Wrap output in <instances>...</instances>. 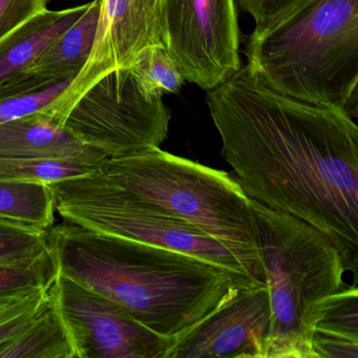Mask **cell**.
<instances>
[{
	"mask_svg": "<svg viewBox=\"0 0 358 358\" xmlns=\"http://www.w3.org/2000/svg\"><path fill=\"white\" fill-rule=\"evenodd\" d=\"M50 0H0V50L32 18L48 9Z\"/></svg>",
	"mask_w": 358,
	"mask_h": 358,
	"instance_id": "obj_24",
	"label": "cell"
},
{
	"mask_svg": "<svg viewBox=\"0 0 358 358\" xmlns=\"http://www.w3.org/2000/svg\"><path fill=\"white\" fill-rule=\"evenodd\" d=\"M0 158L80 159L104 163V152L85 145L47 113L0 124Z\"/></svg>",
	"mask_w": 358,
	"mask_h": 358,
	"instance_id": "obj_12",
	"label": "cell"
},
{
	"mask_svg": "<svg viewBox=\"0 0 358 358\" xmlns=\"http://www.w3.org/2000/svg\"><path fill=\"white\" fill-rule=\"evenodd\" d=\"M89 3L52 11L47 9L24 24L0 50V87L20 76L41 53L87 11Z\"/></svg>",
	"mask_w": 358,
	"mask_h": 358,
	"instance_id": "obj_14",
	"label": "cell"
},
{
	"mask_svg": "<svg viewBox=\"0 0 358 358\" xmlns=\"http://www.w3.org/2000/svg\"><path fill=\"white\" fill-rule=\"evenodd\" d=\"M104 163L80 159L0 158V180L51 184L99 173Z\"/></svg>",
	"mask_w": 358,
	"mask_h": 358,
	"instance_id": "obj_17",
	"label": "cell"
},
{
	"mask_svg": "<svg viewBox=\"0 0 358 358\" xmlns=\"http://www.w3.org/2000/svg\"><path fill=\"white\" fill-rule=\"evenodd\" d=\"M100 0L89 3L83 15L58 37L22 74L45 87L73 81L89 59L95 41Z\"/></svg>",
	"mask_w": 358,
	"mask_h": 358,
	"instance_id": "obj_13",
	"label": "cell"
},
{
	"mask_svg": "<svg viewBox=\"0 0 358 358\" xmlns=\"http://www.w3.org/2000/svg\"><path fill=\"white\" fill-rule=\"evenodd\" d=\"M71 83V80L62 81L32 93L0 99V124L45 110L64 93Z\"/></svg>",
	"mask_w": 358,
	"mask_h": 358,
	"instance_id": "obj_23",
	"label": "cell"
},
{
	"mask_svg": "<svg viewBox=\"0 0 358 358\" xmlns=\"http://www.w3.org/2000/svg\"><path fill=\"white\" fill-rule=\"evenodd\" d=\"M161 7L162 0H100L97 31L89 59L64 93L43 112L64 125L75 104L100 79L129 68L146 48L163 45Z\"/></svg>",
	"mask_w": 358,
	"mask_h": 358,
	"instance_id": "obj_10",
	"label": "cell"
},
{
	"mask_svg": "<svg viewBox=\"0 0 358 358\" xmlns=\"http://www.w3.org/2000/svg\"><path fill=\"white\" fill-rule=\"evenodd\" d=\"M129 69L148 97L179 93L185 83L181 71L163 45L146 48Z\"/></svg>",
	"mask_w": 358,
	"mask_h": 358,
	"instance_id": "obj_19",
	"label": "cell"
},
{
	"mask_svg": "<svg viewBox=\"0 0 358 358\" xmlns=\"http://www.w3.org/2000/svg\"><path fill=\"white\" fill-rule=\"evenodd\" d=\"M221 154L250 200L324 234L357 275L358 127L354 119L276 93L248 66L209 90Z\"/></svg>",
	"mask_w": 358,
	"mask_h": 358,
	"instance_id": "obj_1",
	"label": "cell"
},
{
	"mask_svg": "<svg viewBox=\"0 0 358 358\" xmlns=\"http://www.w3.org/2000/svg\"><path fill=\"white\" fill-rule=\"evenodd\" d=\"M0 358H78L52 287L49 299L34 320L13 341L0 348Z\"/></svg>",
	"mask_w": 358,
	"mask_h": 358,
	"instance_id": "obj_15",
	"label": "cell"
},
{
	"mask_svg": "<svg viewBox=\"0 0 358 358\" xmlns=\"http://www.w3.org/2000/svg\"><path fill=\"white\" fill-rule=\"evenodd\" d=\"M270 327L267 284L244 289L173 339L165 358H266Z\"/></svg>",
	"mask_w": 358,
	"mask_h": 358,
	"instance_id": "obj_11",
	"label": "cell"
},
{
	"mask_svg": "<svg viewBox=\"0 0 358 358\" xmlns=\"http://www.w3.org/2000/svg\"><path fill=\"white\" fill-rule=\"evenodd\" d=\"M58 272L177 338L244 289L264 285L205 259L64 222L48 231Z\"/></svg>",
	"mask_w": 358,
	"mask_h": 358,
	"instance_id": "obj_2",
	"label": "cell"
},
{
	"mask_svg": "<svg viewBox=\"0 0 358 358\" xmlns=\"http://www.w3.org/2000/svg\"><path fill=\"white\" fill-rule=\"evenodd\" d=\"M238 5L255 20V28L251 37H259L267 32L305 0H236Z\"/></svg>",
	"mask_w": 358,
	"mask_h": 358,
	"instance_id": "obj_25",
	"label": "cell"
},
{
	"mask_svg": "<svg viewBox=\"0 0 358 358\" xmlns=\"http://www.w3.org/2000/svg\"><path fill=\"white\" fill-rule=\"evenodd\" d=\"M162 98L146 96L131 71L120 69L90 89L64 125L85 145L110 159L158 148L169 137L171 119Z\"/></svg>",
	"mask_w": 358,
	"mask_h": 358,
	"instance_id": "obj_7",
	"label": "cell"
},
{
	"mask_svg": "<svg viewBox=\"0 0 358 358\" xmlns=\"http://www.w3.org/2000/svg\"><path fill=\"white\" fill-rule=\"evenodd\" d=\"M52 293L78 358H165L171 339L138 322L122 307L58 272Z\"/></svg>",
	"mask_w": 358,
	"mask_h": 358,
	"instance_id": "obj_9",
	"label": "cell"
},
{
	"mask_svg": "<svg viewBox=\"0 0 358 358\" xmlns=\"http://www.w3.org/2000/svg\"><path fill=\"white\" fill-rule=\"evenodd\" d=\"M57 275V265L50 248L34 259L0 262V303L50 288Z\"/></svg>",
	"mask_w": 358,
	"mask_h": 358,
	"instance_id": "obj_18",
	"label": "cell"
},
{
	"mask_svg": "<svg viewBox=\"0 0 358 358\" xmlns=\"http://www.w3.org/2000/svg\"><path fill=\"white\" fill-rule=\"evenodd\" d=\"M101 171L221 243L253 280L266 284L250 199L234 176L160 148L108 159Z\"/></svg>",
	"mask_w": 358,
	"mask_h": 358,
	"instance_id": "obj_4",
	"label": "cell"
},
{
	"mask_svg": "<svg viewBox=\"0 0 358 358\" xmlns=\"http://www.w3.org/2000/svg\"><path fill=\"white\" fill-rule=\"evenodd\" d=\"M48 231L0 217V262L12 263L38 257L49 249Z\"/></svg>",
	"mask_w": 358,
	"mask_h": 358,
	"instance_id": "obj_21",
	"label": "cell"
},
{
	"mask_svg": "<svg viewBox=\"0 0 358 358\" xmlns=\"http://www.w3.org/2000/svg\"><path fill=\"white\" fill-rule=\"evenodd\" d=\"M51 287L0 303V348L13 341L34 320L49 299Z\"/></svg>",
	"mask_w": 358,
	"mask_h": 358,
	"instance_id": "obj_22",
	"label": "cell"
},
{
	"mask_svg": "<svg viewBox=\"0 0 358 358\" xmlns=\"http://www.w3.org/2000/svg\"><path fill=\"white\" fill-rule=\"evenodd\" d=\"M162 43L185 81L215 89L241 68L236 0H162Z\"/></svg>",
	"mask_w": 358,
	"mask_h": 358,
	"instance_id": "obj_8",
	"label": "cell"
},
{
	"mask_svg": "<svg viewBox=\"0 0 358 358\" xmlns=\"http://www.w3.org/2000/svg\"><path fill=\"white\" fill-rule=\"evenodd\" d=\"M271 306L266 358H315L314 327L324 301L343 287L345 266L310 224L250 200Z\"/></svg>",
	"mask_w": 358,
	"mask_h": 358,
	"instance_id": "obj_5",
	"label": "cell"
},
{
	"mask_svg": "<svg viewBox=\"0 0 358 358\" xmlns=\"http://www.w3.org/2000/svg\"><path fill=\"white\" fill-rule=\"evenodd\" d=\"M49 186L55 211L64 222L194 255L253 280L240 259L221 243L159 205L139 198L102 171Z\"/></svg>",
	"mask_w": 358,
	"mask_h": 358,
	"instance_id": "obj_6",
	"label": "cell"
},
{
	"mask_svg": "<svg viewBox=\"0 0 358 358\" xmlns=\"http://www.w3.org/2000/svg\"><path fill=\"white\" fill-rule=\"evenodd\" d=\"M313 338L358 343V290L355 285L343 287L324 301L314 327Z\"/></svg>",
	"mask_w": 358,
	"mask_h": 358,
	"instance_id": "obj_20",
	"label": "cell"
},
{
	"mask_svg": "<svg viewBox=\"0 0 358 358\" xmlns=\"http://www.w3.org/2000/svg\"><path fill=\"white\" fill-rule=\"evenodd\" d=\"M245 54L276 93L357 117L358 0H305Z\"/></svg>",
	"mask_w": 358,
	"mask_h": 358,
	"instance_id": "obj_3",
	"label": "cell"
},
{
	"mask_svg": "<svg viewBox=\"0 0 358 358\" xmlns=\"http://www.w3.org/2000/svg\"><path fill=\"white\" fill-rule=\"evenodd\" d=\"M55 205L49 184L0 180V217L48 231Z\"/></svg>",
	"mask_w": 358,
	"mask_h": 358,
	"instance_id": "obj_16",
	"label": "cell"
}]
</instances>
